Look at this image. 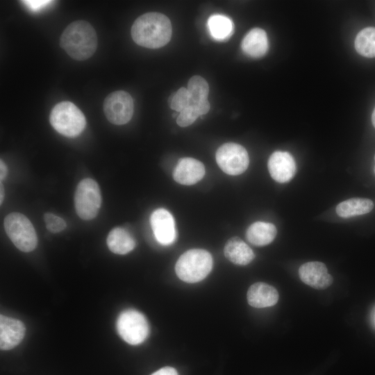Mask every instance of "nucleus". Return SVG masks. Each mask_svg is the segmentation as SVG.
Masks as SVG:
<instances>
[{"label": "nucleus", "instance_id": "obj_1", "mask_svg": "<svg viewBox=\"0 0 375 375\" xmlns=\"http://www.w3.org/2000/svg\"><path fill=\"white\" fill-rule=\"evenodd\" d=\"M172 33L169 19L159 12H147L138 17L132 25L131 34L138 45L158 49L166 45Z\"/></svg>", "mask_w": 375, "mask_h": 375}, {"label": "nucleus", "instance_id": "obj_2", "mask_svg": "<svg viewBox=\"0 0 375 375\" xmlns=\"http://www.w3.org/2000/svg\"><path fill=\"white\" fill-rule=\"evenodd\" d=\"M97 35L93 26L84 20L69 24L60 38V46L73 59L85 60L90 58L97 48Z\"/></svg>", "mask_w": 375, "mask_h": 375}, {"label": "nucleus", "instance_id": "obj_3", "mask_svg": "<svg viewBox=\"0 0 375 375\" xmlns=\"http://www.w3.org/2000/svg\"><path fill=\"white\" fill-rule=\"evenodd\" d=\"M212 258L209 252L194 249L185 251L178 259L175 271L178 277L187 283H197L210 273Z\"/></svg>", "mask_w": 375, "mask_h": 375}, {"label": "nucleus", "instance_id": "obj_4", "mask_svg": "<svg viewBox=\"0 0 375 375\" xmlns=\"http://www.w3.org/2000/svg\"><path fill=\"white\" fill-rule=\"evenodd\" d=\"M49 122L58 133L69 138L80 135L86 125L82 111L70 101L57 103L51 111Z\"/></svg>", "mask_w": 375, "mask_h": 375}, {"label": "nucleus", "instance_id": "obj_5", "mask_svg": "<svg viewBox=\"0 0 375 375\" xmlns=\"http://www.w3.org/2000/svg\"><path fill=\"white\" fill-rule=\"evenodd\" d=\"M6 233L15 247L22 251H32L37 246L38 238L31 221L19 212H11L4 219Z\"/></svg>", "mask_w": 375, "mask_h": 375}, {"label": "nucleus", "instance_id": "obj_6", "mask_svg": "<svg viewBox=\"0 0 375 375\" xmlns=\"http://www.w3.org/2000/svg\"><path fill=\"white\" fill-rule=\"evenodd\" d=\"M101 204V191L97 183L92 178L81 181L74 194V206L77 215L84 220L94 218Z\"/></svg>", "mask_w": 375, "mask_h": 375}, {"label": "nucleus", "instance_id": "obj_7", "mask_svg": "<svg viewBox=\"0 0 375 375\" xmlns=\"http://www.w3.org/2000/svg\"><path fill=\"white\" fill-rule=\"evenodd\" d=\"M119 335L131 344H139L149 335V324L145 317L139 311L129 309L121 312L117 321Z\"/></svg>", "mask_w": 375, "mask_h": 375}, {"label": "nucleus", "instance_id": "obj_8", "mask_svg": "<svg viewBox=\"0 0 375 375\" xmlns=\"http://www.w3.org/2000/svg\"><path fill=\"white\" fill-rule=\"evenodd\" d=\"M220 169L227 174L235 176L242 174L249 166V155L242 145L228 142L219 147L215 155Z\"/></svg>", "mask_w": 375, "mask_h": 375}, {"label": "nucleus", "instance_id": "obj_9", "mask_svg": "<svg viewBox=\"0 0 375 375\" xmlns=\"http://www.w3.org/2000/svg\"><path fill=\"white\" fill-rule=\"evenodd\" d=\"M133 100L126 91L113 92L103 101L104 114L107 119L115 125H123L128 122L133 116Z\"/></svg>", "mask_w": 375, "mask_h": 375}, {"label": "nucleus", "instance_id": "obj_10", "mask_svg": "<svg viewBox=\"0 0 375 375\" xmlns=\"http://www.w3.org/2000/svg\"><path fill=\"white\" fill-rule=\"evenodd\" d=\"M150 224L157 241L162 245H169L176 239L174 219L164 208L154 210L150 217Z\"/></svg>", "mask_w": 375, "mask_h": 375}, {"label": "nucleus", "instance_id": "obj_11", "mask_svg": "<svg viewBox=\"0 0 375 375\" xmlns=\"http://www.w3.org/2000/svg\"><path fill=\"white\" fill-rule=\"evenodd\" d=\"M299 275L302 282L317 290L328 288L333 281L325 264L318 261L303 264L299 269Z\"/></svg>", "mask_w": 375, "mask_h": 375}, {"label": "nucleus", "instance_id": "obj_12", "mask_svg": "<svg viewBox=\"0 0 375 375\" xmlns=\"http://www.w3.org/2000/svg\"><path fill=\"white\" fill-rule=\"evenodd\" d=\"M272 178L278 183L290 181L296 173V163L292 156L286 151H275L267 163Z\"/></svg>", "mask_w": 375, "mask_h": 375}, {"label": "nucleus", "instance_id": "obj_13", "mask_svg": "<svg viewBox=\"0 0 375 375\" xmlns=\"http://www.w3.org/2000/svg\"><path fill=\"white\" fill-rule=\"evenodd\" d=\"M204 174L205 167L203 163L192 158L179 159L173 172L175 181L185 185L195 184Z\"/></svg>", "mask_w": 375, "mask_h": 375}, {"label": "nucleus", "instance_id": "obj_14", "mask_svg": "<svg viewBox=\"0 0 375 375\" xmlns=\"http://www.w3.org/2000/svg\"><path fill=\"white\" fill-rule=\"evenodd\" d=\"M24 324L16 319L4 315L0 317V347L8 350L21 342L25 335Z\"/></svg>", "mask_w": 375, "mask_h": 375}, {"label": "nucleus", "instance_id": "obj_15", "mask_svg": "<svg viewBox=\"0 0 375 375\" xmlns=\"http://www.w3.org/2000/svg\"><path fill=\"white\" fill-rule=\"evenodd\" d=\"M247 297L249 304L257 308L273 306L278 300L276 289L262 282L251 285L247 291Z\"/></svg>", "mask_w": 375, "mask_h": 375}, {"label": "nucleus", "instance_id": "obj_16", "mask_svg": "<svg viewBox=\"0 0 375 375\" xmlns=\"http://www.w3.org/2000/svg\"><path fill=\"white\" fill-rule=\"evenodd\" d=\"M224 253L228 260L238 265H248L255 258L253 250L238 237H233L227 241Z\"/></svg>", "mask_w": 375, "mask_h": 375}, {"label": "nucleus", "instance_id": "obj_17", "mask_svg": "<svg viewBox=\"0 0 375 375\" xmlns=\"http://www.w3.org/2000/svg\"><path fill=\"white\" fill-rule=\"evenodd\" d=\"M241 47L242 51L251 57L263 56L268 49L266 32L260 28L251 29L243 38Z\"/></svg>", "mask_w": 375, "mask_h": 375}, {"label": "nucleus", "instance_id": "obj_18", "mask_svg": "<svg viewBox=\"0 0 375 375\" xmlns=\"http://www.w3.org/2000/svg\"><path fill=\"white\" fill-rule=\"evenodd\" d=\"M277 233L276 226L269 222H256L247 230L246 238L251 244L262 247L270 244Z\"/></svg>", "mask_w": 375, "mask_h": 375}, {"label": "nucleus", "instance_id": "obj_19", "mask_svg": "<svg viewBox=\"0 0 375 375\" xmlns=\"http://www.w3.org/2000/svg\"><path fill=\"white\" fill-rule=\"evenodd\" d=\"M109 249L116 254H126L135 246V241L128 231L117 227L109 233L107 238Z\"/></svg>", "mask_w": 375, "mask_h": 375}, {"label": "nucleus", "instance_id": "obj_20", "mask_svg": "<svg viewBox=\"0 0 375 375\" xmlns=\"http://www.w3.org/2000/svg\"><path fill=\"white\" fill-rule=\"evenodd\" d=\"M373 208V201L369 199L351 198L338 203L335 210L338 216L348 218L368 213Z\"/></svg>", "mask_w": 375, "mask_h": 375}, {"label": "nucleus", "instance_id": "obj_21", "mask_svg": "<svg viewBox=\"0 0 375 375\" xmlns=\"http://www.w3.org/2000/svg\"><path fill=\"white\" fill-rule=\"evenodd\" d=\"M187 90L190 95L189 106L198 107L208 101L209 86L201 76L195 75L191 77L188 83Z\"/></svg>", "mask_w": 375, "mask_h": 375}, {"label": "nucleus", "instance_id": "obj_22", "mask_svg": "<svg viewBox=\"0 0 375 375\" xmlns=\"http://www.w3.org/2000/svg\"><path fill=\"white\" fill-rule=\"evenodd\" d=\"M355 48L357 52L367 58L375 57V28L367 27L356 37Z\"/></svg>", "mask_w": 375, "mask_h": 375}, {"label": "nucleus", "instance_id": "obj_23", "mask_svg": "<svg viewBox=\"0 0 375 375\" xmlns=\"http://www.w3.org/2000/svg\"><path fill=\"white\" fill-rule=\"evenodd\" d=\"M208 26L211 35L215 39L224 40L232 33L233 24L226 16L213 15L208 19Z\"/></svg>", "mask_w": 375, "mask_h": 375}, {"label": "nucleus", "instance_id": "obj_24", "mask_svg": "<svg viewBox=\"0 0 375 375\" xmlns=\"http://www.w3.org/2000/svg\"><path fill=\"white\" fill-rule=\"evenodd\" d=\"M206 114L204 108L200 105L198 107L190 106L183 109L176 119V123L181 127L191 125L200 116Z\"/></svg>", "mask_w": 375, "mask_h": 375}, {"label": "nucleus", "instance_id": "obj_25", "mask_svg": "<svg viewBox=\"0 0 375 375\" xmlns=\"http://www.w3.org/2000/svg\"><path fill=\"white\" fill-rule=\"evenodd\" d=\"M168 103L172 110L180 112L188 107L190 105V95L187 88H179L169 97Z\"/></svg>", "mask_w": 375, "mask_h": 375}, {"label": "nucleus", "instance_id": "obj_26", "mask_svg": "<svg viewBox=\"0 0 375 375\" xmlns=\"http://www.w3.org/2000/svg\"><path fill=\"white\" fill-rule=\"evenodd\" d=\"M44 221L47 228L53 233H59L66 228L65 220L53 213H45L44 215Z\"/></svg>", "mask_w": 375, "mask_h": 375}, {"label": "nucleus", "instance_id": "obj_27", "mask_svg": "<svg viewBox=\"0 0 375 375\" xmlns=\"http://www.w3.org/2000/svg\"><path fill=\"white\" fill-rule=\"evenodd\" d=\"M29 9L33 11H38L41 8L50 4L51 1H22Z\"/></svg>", "mask_w": 375, "mask_h": 375}, {"label": "nucleus", "instance_id": "obj_28", "mask_svg": "<svg viewBox=\"0 0 375 375\" xmlns=\"http://www.w3.org/2000/svg\"><path fill=\"white\" fill-rule=\"evenodd\" d=\"M151 375H178V373L173 367H165L153 373Z\"/></svg>", "mask_w": 375, "mask_h": 375}, {"label": "nucleus", "instance_id": "obj_29", "mask_svg": "<svg viewBox=\"0 0 375 375\" xmlns=\"http://www.w3.org/2000/svg\"><path fill=\"white\" fill-rule=\"evenodd\" d=\"M7 167L2 160L0 161V178L2 181L7 174Z\"/></svg>", "mask_w": 375, "mask_h": 375}, {"label": "nucleus", "instance_id": "obj_30", "mask_svg": "<svg viewBox=\"0 0 375 375\" xmlns=\"http://www.w3.org/2000/svg\"><path fill=\"white\" fill-rule=\"evenodd\" d=\"M1 190H0V203L1 204L3 202V197H4V190H3V184L1 182V188H0Z\"/></svg>", "mask_w": 375, "mask_h": 375}, {"label": "nucleus", "instance_id": "obj_31", "mask_svg": "<svg viewBox=\"0 0 375 375\" xmlns=\"http://www.w3.org/2000/svg\"><path fill=\"white\" fill-rule=\"evenodd\" d=\"M372 124L375 128V108L373 110V112H372Z\"/></svg>", "mask_w": 375, "mask_h": 375}, {"label": "nucleus", "instance_id": "obj_32", "mask_svg": "<svg viewBox=\"0 0 375 375\" xmlns=\"http://www.w3.org/2000/svg\"><path fill=\"white\" fill-rule=\"evenodd\" d=\"M374 158H375V157H374Z\"/></svg>", "mask_w": 375, "mask_h": 375}]
</instances>
